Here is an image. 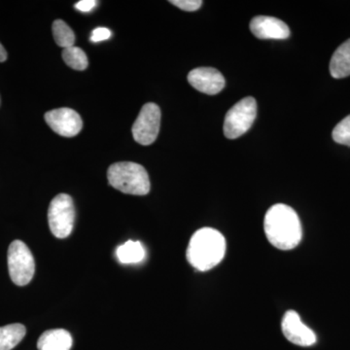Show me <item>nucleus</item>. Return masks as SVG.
Masks as SVG:
<instances>
[{"label": "nucleus", "instance_id": "ddd939ff", "mask_svg": "<svg viewBox=\"0 0 350 350\" xmlns=\"http://www.w3.org/2000/svg\"><path fill=\"white\" fill-rule=\"evenodd\" d=\"M332 77L342 79L350 75V39L334 53L330 62Z\"/></svg>", "mask_w": 350, "mask_h": 350}, {"label": "nucleus", "instance_id": "4be33fe9", "mask_svg": "<svg viewBox=\"0 0 350 350\" xmlns=\"http://www.w3.org/2000/svg\"><path fill=\"white\" fill-rule=\"evenodd\" d=\"M7 59V52L3 46L0 43V63H3Z\"/></svg>", "mask_w": 350, "mask_h": 350}, {"label": "nucleus", "instance_id": "20e7f679", "mask_svg": "<svg viewBox=\"0 0 350 350\" xmlns=\"http://www.w3.org/2000/svg\"><path fill=\"white\" fill-rule=\"evenodd\" d=\"M51 232L57 239L68 238L75 222V206L69 195L59 194L51 202L48 211Z\"/></svg>", "mask_w": 350, "mask_h": 350}, {"label": "nucleus", "instance_id": "39448f33", "mask_svg": "<svg viewBox=\"0 0 350 350\" xmlns=\"http://www.w3.org/2000/svg\"><path fill=\"white\" fill-rule=\"evenodd\" d=\"M257 116V103L252 96L239 101L226 114L224 135L230 139L243 135L254 123Z\"/></svg>", "mask_w": 350, "mask_h": 350}, {"label": "nucleus", "instance_id": "f257e3e1", "mask_svg": "<svg viewBox=\"0 0 350 350\" xmlns=\"http://www.w3.org/2000/svg\"><path fill=\"white\" fill-rule=\"evenodd\" d=\"M264 229L271 245L280 250H293L303 237L298 214L292 207L283 204H275L267 211Z\"/></svg>", "mask_w": 350, "mask_h": 350}, {"label": "nucleus", "instance_id": "4468645a", "mask_svg": "<svg viewBox=\"0 0 350 350\" xmlns=\"http://www.w3.org/2000/svg\"><path fill=\"white\" fill-rule=\"evenodd\" d=\"M116 257L122 264H138L146 257V251L140 241H128L117 248Z\"/></svg>", "mask_w": 350, "mask_h": 350}, {"label": "nucleus", "instance_id": "6e6552de", "mask_svg": "<svg viewBox=\"0 0 350 350\" xmlns=\"http://www.w3.org/2000/svg\"><path fill=\"white\" fill-rule=\"evenodd\" d=\"M45 121L57 135L73 137L82 130L83 121L80 115L71 108H57L46 113Z\"/></svg>", "mask_w": 350, "mask_h": 350}, {"label": "nucleus", "instance_id": "9b49d317", "mask_svg": "<svg viewBox=\"0 0 350 350\" xmlns=\"http://www.w3.org/2000/svg\"><path fill=\"white\" fill-rule=\"evenodd\" d=\"M250 29L260 39H286L290 36L288 25L282 20L268 16H258L251 21Z\"/></svg>", "mask_w": 350, "mask_h": 350}, {"label": "nucleus", "instance_id": "0eeeda50", "mask_svg": "<svg viewBox=\"0 0 350 350\" xmlns=\"http://www.w3.org/2000/svg\"><path fill=\"white\" fill-rule=\"evenodd\" d=\"M161 126V109L155 103H146L140 110L135 124L133 135L137 144L150 145L158 137Z\"/></svg>", "mask_w": 350, "mask_h": 350}, {"label": "nucleus", "instance_id": "2eb2a0df", "mask_svg": "<svg viewBox=\"0 0 350 350\" xmlns=\"http://www.w3.org/2000/svg\"><path fill=\"white\" fill-rule=\"evenodd\" d=\"M25 333V327L20 323L0 327V350L13 349L22 342Z\"/></svg>", "mask_w": 350, "mask_h": 350}, {"label": "nucleus", "instance_id": "6ab92c4d", "mask_svg": "<svg viewBox=\"0 0 350 350\" xmlns=\"http://www.w3.org/2000/svg\"><path fill=\"white\" fill-rule=\"evenodd\" d=\"M170 3L178 7L182 10L193 12V11L199 10L202 1H200V0H172Z\"/></svg>", "mask_w": 350, "mask_h": 350}, {"label": "nucleus", "instance_id": "1a4fd4ad", "mask_svg": "<svg viewBox=\"0 0 350 350\" xmlns=\"http://www.w3.org/2000/svg\"><path fill=\"white\" fill-rule=\"evenodd\" d=\"M283 335L292 344L300 347H310L317 342V336L312 329L301 322L300 315L295 310H288L283 317Z\"/></svg>", "mask_w": 350, "mask_h": 350}, {"label": "nucleus", "instance_id": "dca6fc26", "mask_svg": "<svg viewBox=\"0 0 350 350\" xmlns=\"http://www.w3.org/2000/svg\"><path fill=\"white\" fill-rule=\"evenodd\" d=\"M53 36L57 45L64 49L75 46V32L63 20H57L53 23Z\"/></svg>", "mask_w": 350, "mask_h": 350}, {"label": "nucleus", "instance_id": "f3484780", "mask_svg": "<svg viewBox=\"0 0 350 350\" xmlns=\"http://www.w3.org/2000/svg\"><path fill=\"white\" fill-rule=\"evenodd\" d=\"M63 59L64 63L68 64L69 68L75 69V70H85L89 64L87 55L85 54L84 51L76 46L64 49Z\"/></svg>", "mask_w": 350, "mask_h": 350}, {"label": "nucleus", "instance_id": "f8f14e48", "mask_svg": "<svg viewBox=\"0 0 350 350\" xmlns=\"http://www.w3.org/2000/svg\"><path fill=\"white\" fill-rule=\"evenodd\" d=\"M72 337L64 329H53L44 332L38 342V350H70Z\"/></svg>", "mask_w": 350, "mask_h": 350}, {"label": "nucleus", "instance_id": "f03ea898", "mask_svg": "<svg viewBox=\"0 0 350 350\" xmlns=\"http://www.w3.org/2000/svg\"><path fill=\"white\" fill-rule=\"evenodd\" d=\"M225 253L224 236L213 228H202L191 238L186 257L193 268L206 271L217 266Z\"/></svg>", "mask_w": 350, "mask_h": 350}, {"label": "nucleus", "instance_id": "7ed1b4c3", "mask_svg": "<svg viewBox=\"0 0 350 350\" xmlns=\"http://www.w3.org/2000/svg\"><path fill=\"white\" fill-rule=\"evenodd\" d=\"M107 179L113 188L124 194L144 196L150 191L148 174L139 163H113L108 169Z\"/></svg>", "mask_w": 350, "mask_h": 350}, {"label": "nucleus", "instance_id": "a211bd4d", "mask_svg": "<svg viewBox=\"0 0 350 350\" xmlns=\"http://www.w3.org/2000/svg\"><path fill=\"white\" fill-rule=\"evenodd\" d=\"M334 142L350 147V115L342 119L332 133Z\"/></svg>", "mask_w": 350, "mask_h": 350}, {"label": "nucleus", "instance_id": "412c9836", "mask_svg": "<svg viewBox=\"0 0 350 350\" xmlns=\"http://www.w3.org/2000/svg\"><path fill=\"white\" fill-rule=\"evenodd\" d=\"M96 4H98V1L96 0H81L75 4V8L80 12L88 13L93 10Z\"/></svg>", "mask_w": 350, "mask_h": 350}, {"label": "nucleus", "instance_id": "aec40b11", "mask_svg": "<svg viewBox=\"0 0 350 350\" xmlns=\"http://www.w3.org/2000/svg\"><path fill=\"white\" fill-rule=\"evenodd\" d=\"M111 38V31L107 27H98L92 32L91 41L94 43L101 42Z\"/></svg>", "mask_w": 350, "mask_h": 350}, {"label": "nucleus", "instance_id": "423d86ee", "mask_svg": "<svg viewBox=\"0 0 350 350\" xmlns=\"http://www.w3.org/2000/svg\"><path fill=\"white\" fill-rule=\"evenodd\" d=\"M7 259L12 282L18 286L29 284L36 273V262L27 244L14 241L9 246Z\"/></svg>", "mask_w": 350, "mask_h": 350}, {"label": "nucleus", "instance_id": "9d476101", "mask_svg": "<svg viewBox=\"0 0 350 350\" xmlns=\"http://www.w3.org/2000/svg\"><path fill=\"white\" fill-rule=\"evenodd\" d=\"M188 81L196 90L206 94H217L224 89L226 81L220 71L213 68H198L188 75Z\"/></svg>", "mask_w": 350, "mask_h": 350}]
</instances>
